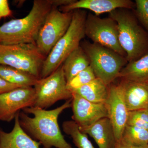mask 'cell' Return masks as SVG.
I'll list each match as a JSON object with an SVG mask.
<instances>
[{
	"label": "cell",
	"instance_id": "cell-1",
	"mask_svg": "<svg viewBox=\"0 0 148 148\" xmlns=\"http://www.w3.org/2000/svg\"><path fill=\"white\" fill-rule=\"evenodd\" d=\"M72 98L53 110L37 107L27 108L18 114L22 129L34 140L42 145L44 148H74L62 135L58 123V118L66 109L71 108Z\"/></svg>",
	"mask_w": 148,
	"mask_h": 148
},
{
	"label": "cell",
	"instance_id": "cell-2",
	"mask_svg": "<svg viewBox=\"0 0 148 148\" xmlns=\"http://www.w3.org/2000/svg\"><path fill=\"white\" fill-rule=\"evenodd\" d=\"M53 8L51 0H35L28 14L0 27V45L36 44L40 29Z\"/></svg>",
	"mask_w": 148,
	"mask_h": 148
},
{
	"label": "cell",
	"instance_id": "cell-3",
	"mask_svg": "<svg viewBox=\"0 0 148 148\" xmlns=\"http://www.w3.org/2000/svg\"><path fill=\"white\" fill-rule=\"evenodd\" d=\"M116 22L119 40L128 63L136 61L148 52V35L129 10L119 8L109 13Z\"/></svg>",
	"mask_w": 148,
	"mask_h": 148
},
{
	"label": "cell",
	"instance_id": "cell-4",
	"mask_svg": "<svg viewBox=\"0 0 148 148\" xmlns=\"http://www.w3.org/2000/svg\"><path fill=\"white\" fill-rule=\"evenodd\" d=\"M87 14L86 12L82 10L73 11L70 27L46 57L40 78H45L55 71L67 57L80 45L81 41L85 36V23Z\"/></svg>",
	"mask_w": 148,
	"mask_h": 148
},
{
	"label": "cell",
	"instance_id": "cell-5",
	"mask_svg": "<svg viewBox=\"0 0 148 148\" xmlns=\"http://www.w3.org/2000/svg\"><path fill=\"white\" fill-rule=\"evenodd\" d=\"M80 46L87 55L95 76L109 86L117 78L128 62L125 57L101 45L84 41Z\"/></svg>",
	"mask_w": 148,
	"mask_h": 148
},
{
	"label": "cell",
	"instance_id": "cell-6",
	"mask_svg": "<svg viewBox=\"0 0 148 148\" xmlns=\"http://www.w3.org/2000/svg\"><path fill=\"white\" fill-rule=\"evenodd\" d=\"M45 58L36 44L0 45V65L12 67L38 78Z\"/></svg>",
	"mask_w": 148,
	"mask_h": 148
},
{
	"label": "cell",
	"instance_id": "cell-7",
	"mask_svg": "<svg viewBox=\"0 0 148 148\" xmlns=\"http://www.w3.org/2000/svg\"><path fill=\"white\" fill-rule=\"evenodd\" d=\"M67 83L62 65L49 75L38 79L33 86L36 92L34 107L46 109L58 101L71 99Z\"/></svg>",
	"mask_w": 148,
	"mask_h": 148
},
{
	"label": "cell",
	"instance_id": "cell-8",
	"mask_svg": "<svg viewBox=\"0 0 148 148\" xmlns=\"http://www.w3.org/2000/svg\"><path fill=\"white\" fill-rule=\"evenodd\" d=\"M73 11L64 12L53 7L40 29L36 45L46 57L67 32L71 22Z\"/></svg>",
	"mask_w": 148,
	"mask_h": 148
},
{
	"label": "cell",
	"instance_id": "cell-9",
	"mask_svg": "<svg viewBox=\"0 0 148 148\" xmlns=\"http://www.w3.org/2000/svg\"><path fill=\"white\" fill-rule=\"evenodd\" d=\"M85 36L97 44L126 58V54L120 45L116 22L111 17L101 18L95 14H87L85 23Z\"/></svg>",
	"mask_w": 148,
	"mask_h": 148
},
{
	"label": "cell",
	"instance_id": "cell-10",
	"mask_svg": "<svg viewBox=\"0 0 148 148\" xmlns=\"http://www.w3.org/2000/svg\"><path fill=\"white\" fill-rule=\"evenodd\" d=\"M36 92L33 86L16 88L0 95V121L10 122L21 110L33 107Z\"/></svg>",
	"mask_w": 148,
	"mask_h": 148
},
{
	"label": "cell",
	"instance_id": "cell-11",
	"mask_svg": "<svg viewBox=\"0 0 148 148\" xmlns=\"http://www.w3.org/2000/svg\"><path fill=\"white\" fill-rule=\"evenodd\" d=\"M108 118L114 131L117 141L121 139L127 125L129 110L127 109L120 84H112L109 86L108 98L105 103Z\"/></svg>",
	"mask_w": 148,
	"mask_h": 148
},
{
	"label": "cell",
	"instance_id": "cell-12",
	"mask_svg": "<svg viewBox=\"0 0 148 148\" xmlns=\"http://www.w3.org/2000/svg\"><path fill=\"white\" fill-rule=\"evenodd\" d=\"M72 93V119L79 127L90 126L108 117L105 104L92 103L76 92Z\"/></svg>",
	"mask_w": 148,
	"mask_h": 148
},
{
	"label": "cell",
	"instance_id": "cell-13",
	"mask_svg": "<svg viewBox=\"0 0 148 148\" xmlns=\"http://www.w3.org/2000/svg\"><path fill=\"white\" fill-rule=\"evenodd\" d=\"M135 7V2L130 0H75L73 2L59 7L58 9L62 12H69L84 9L91 11L98 16L102 14L110 13L117 9L130 10Z\"/></svg>",
	"mask_w": 148,
	"mask_h": 148
},
{
	"label": "cell",
	"instance_id": "cell-14",
	"mask_svg": "<svg viewBox=\"0 0 148 148\" xmlns=\"http://www.w3.org/2000/svg\"><path fill=\"white\" fill-rule=\"evenodd\" d=\"M129 111L148 107V82L140 83L121 79L119 83Z\"/></svg>",
	"mask_w": 148,
	"mask_h": 148
},
{
	"label": "cell",
	"instance_id": "cell-15",
	"mask_svg": "<svg viewBox=\"0 0 148 148\" xmlns=\"http://www.w3.org/2000/svg\"><path fill=\"white\" fill-rule=\"evenodd\" d=\"M19 112L14 118V125L10 132L0 129V148H40V143L31 138L21 127Z\"/></svg>",
	"mask_w": 148,
	"mask_h": 148
},
{
	"label": "cell",
	"instance_id": "cell-16",
	"mask_svg": "<svg viewBox=\"0 0 148 148\" xmlns=\"http://www.w3.org/2000/svg\"><path fill=\"white\" fill-rule=\"evenodd\" d=\"M79 128L82 132L93 138L98 148H116L117 141L108 117L102 119L90 126Z\"/></svg>",
	"mask_w": 148,
	"mask_h": 148
},
{
	"label": "cell",
	"instance_id": "cell-17",
	"mask_svg": "<svg viewBox=\"0 0 148 148\" xmlns=\"http://www.w3.org/2000/svg\"><path fill=\"white\" fill-rule=\"evenodd\" d=\"M89 66L88 57L80 45L67 57L62 64L67 83Z\"/></svg>",
	"mask_w": 148,
	"mask_h": 148
},
{
	"label": "cell",
	"instance_id": "cell-18",
	"mask_svg": "<svg viewBox=\"0 0 148 148\" xmlns=\"http://www.w3.org/2000/svg\"><path fill=\"white\" fill-rule=\"evenodd\" d=\"M119 78L130 81L148 82V52L136 61L129 62L120 73Z\"/></svg>",
	"mask_w": 148,
	"mask_h": 148
},
{
	"label": "cell",
	"instance_id": "cell-19",
	"mask_svg": "<svg viewBox=\"0 0 148 148\" xmlns=\"http://www.w3.org/2000/svg\"><path fill=\"white\" fill-rule=\"evenodd\" d=\"M72 92L77 93L92 103L105 104L108 95L109 86L106 85L102 80L96 77Z\"/></svg>",
	"mask_w": 148,
	"mask_h": 148
},
{
	"label": "cell",
	"instance_id": "cell-20",
	"mask_svg": "<svg viewBox=\"0 0 148 148\" xmlns=\"http://www.w3.org/2000/svg\"><path fill=\"white\" fill-rule=\"evenodd\" d=\"M0 77L11 83L23 87L34 86L39 79L26 72L2 65H0Z\"/></svg>",
	"mask_w": 148,
	"mask_h": 148
},
{
	"label": "cell",
	"instance_id": "cell-21",
	"mask_svg": "<svg viewBox=\"0 0 148 148\" xmlns=\"http://www.w3.org/2000/svg\"><path fill=\"white\" fill-rule=\"evenodd\" d=\"M62 127L66 135L71 136L77 148H94L87 135L80 130L78 125L73 121L64 122Z\"/></svg>",
	"mask_w": 148,
	"mask_h": 148
},
{
	"label": "cell",
	"instance_id": "cell-22",
	"mask_svg": "<svg viewBox=\"0 0 148 148\" xmlns=\"http://www.w3.org/2000/svg\"><path fill=\"white\" fill-rule=\"evenodd\" d=\"M126 144L135 146L148 145V130L126 125L123 132L121 140Z\"/></svg>",
	"mask_w": 148,
	"mask_h": 148
},
{
	"label": "cell",
	"instance_id": "cell-23",
	"mask_svg": "<svg viewBox=\"0 0 148 148\" xmlns=\"http://www.w3.org/2000/svg\"><path fill=\"white\" fill-rule=\"evenodd\" d=\"M95 78L96 77L92 68L90 66H88L67 82V88L71 92H73L90 82Z\"/></svg>",
	"mask_w": 148,
	"mask_h": 148
},
{
	"label": "cell",
	"instance_id": "cell-24",
	"mask_svg": "<svg viewBox=\"0 0 148 148\" xmlns=\"http://www.w3.org/2000/svg\"><path fill=\"white\" fill-rule=\"evenodd\" d=\"M126 125L148 130V113L147 109L129 111Z\"/></svg>",
	"mask_w": 148,
	"mask_h": 148
},
{
	"label": "cell",
	"instance_id": "cell-25",
	"mask_svg": "<svg viewBox=\"0 0 148 148\" xmlns=\"http://www.w3.org/2000/svg\"><path fill=\"white\" fill-rule=\"evenodd\" d=\"M135 15L148 32V0H136Z\"/></svg>",
	"mask_w": 148,
	"mask_h": 148
},
{
	"label": "cell",
	"instance_id": "cell-26",
	"mask_svg": "<svg viewBox=\"0 0 148 148\" xmlns=\"http://www.w3.org/2000/svg\"><path fill=\"white\" fill-rule=\"evenodd\" d=\"M21 87L23 86L11 83L0 77V95Z\"/></svg>",
	"mask_w": 148,
	"mask_h": 148
},
{
	"label": "cell",
	"instance_id": "cell-27",
	"mask_svg": "<svg viewBox=\"0 0 148 148\" xmlns=\"http://www.w3.org/2000/svg\"><path fill=\"white\" fill-rule=\"evenodd\" d=\"M7 0H0V20L2 18L9 17L12 15Z\"/></svg>",
	"mask_w": 148,
	"mask_h": 148
},
{
	"label": "cell",
	"instance_id": "cell-28",
	"mask_svg": "<svg viewBox=\"0 0 148 148\" xmlns=\"http://www.w3.org/2000/svg\"><path fill=\"white\" fill-rule=\"evenodd\" d=\"M52 6L58 8L64 6L68 5L73 2L75 0H51Z\"/></svg>",
	"mask_w": 148,
	"mask_h": 148
},
{
	"label": "cell",
	"instance_id": "cell-29",
	"mask_svg": "<svg viewBox=\"0 0 148 148\" xmlns=\"http://www.w3.org/2000/svg\"><path fill=\"white\" fill-rule=\"evenodd\" d=\"M115 148H148V145L144 146H135L126 144L121 141H119L117 142Z\"/></svg>",
	"mask_w": 148,
	"mask_h": 148
},
{
	"label": "cell",
	"instance_id": "cell-30",
	"mask_svg": "<svg viewBox=\"0 0 148 148\" xmlns=\"http://www.w3.org/2000/svg\"><path fill=\"white\" fill-rule=\"evenodd\" d=\"M147 111L148 113V107H147Z\"/></svg>",
	"mask_w": 148,
	"mask_h": 148
}]
</instances>
